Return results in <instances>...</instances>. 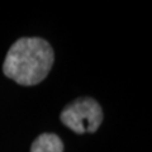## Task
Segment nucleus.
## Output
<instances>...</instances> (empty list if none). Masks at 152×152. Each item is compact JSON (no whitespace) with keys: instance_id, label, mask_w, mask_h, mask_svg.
Masks as SVG:
<instances>
[{"instance_id":"obj_1","label":"nucleus","mask_w":152,"mask_h":152,"mask_svg":"<svg viewBox=\"0 0 152 152\" xmlns=\"http://www.w3.org/2000/svg\"><path fill=\"white\" fill-rule=\"evenodd\" d=\"M53 61V50L46 39L24 37L9 48L3 64V72L19 85L32 86L46 79Z\"/></svg>"},{"instance_id":"obj_2","label":"nucleus","mask_w":152,"mask_h":152,"mask_svg":"<svg viewBox=\"0 0 152 152\" xmlns=\"http://www.w3.org/2000/svg\"><path fill=\"white\" fill-rule=\"evenodd\" d=\"M60 118L66 127L79 134L94 133L103 122V110L96 100L80 98L66 105Z\"/></svg>"},{"instance_id":"obj_3","label":"nucleus","mask_w":152,"mask_h":152,"mask_svg":"<svg viewBox=\"0 0 152 152\" xmlns=\"http://www.w3.org/2000/svg\"><path fill=\"white\" fill-rule=\"evenodd\" d=\"M31 152H64V142L57 134L43 133L32 143Z\"/></svg>"}]
</instances>
